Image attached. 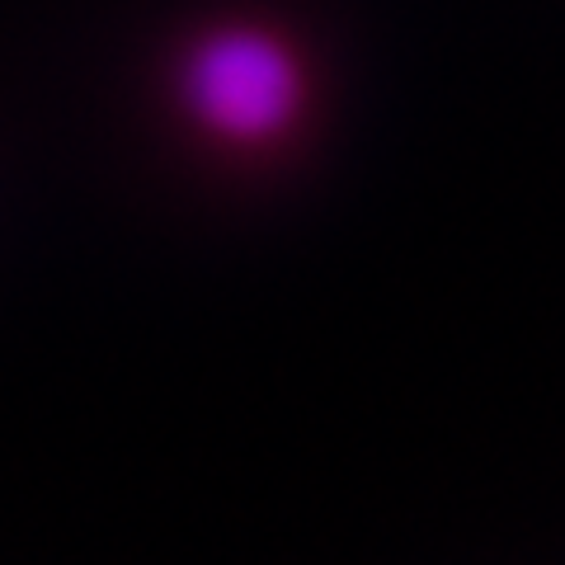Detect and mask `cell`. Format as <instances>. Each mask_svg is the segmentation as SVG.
<instances>
[{"label": "cell", "instance_id": "cell-1", "mask_svg": "<svg viewBox=\"0 0 565 565\" xmlns=\"http://www.w3.org/2000/svg\"><path fill=\"white\" fill-rule=\"evenodd\" d=\"M180 95L199 128L255 147L278 137L302 109V66L274 33L232 24L189 47Z\"/></svg>", "mask_w": 565, "mask_h": 565}]
</instances>
